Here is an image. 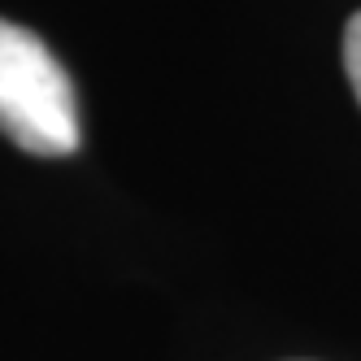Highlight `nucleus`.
Listing matches in <instances>:
<instances>
[{
	"instance_id": "nucleus-1",
	"label": "nucleus",
	"mask_w": 361,
	"mask_h": 361,
	"mask_svg": "<svg viewBox=\"0 0 361 361\" xmlns=\"http://www.w3.org/2000/svg\"><path fill=\"white\" fill-rule=\"evenodd\" d=\"M0 135L31 157H70L79 148L74 87L48 44L0 18Z\"/></svg>"
},
{
	"instance_id": "nucleus-2",
	"label": "nucleus",
	"mask_w": 361,
	"mask_h": 361,
	"mask_svg": "<svg viewBox=\"0 0 361 361\" xmlns=\"http://www.w3.org/2000/svg\"><path fill=\"white\" fill-rule=\"evenodd\" d=\"M344 70H348V83L361 100V13L348 18V27H344Z\"/></svg>"
}]
</instances>
